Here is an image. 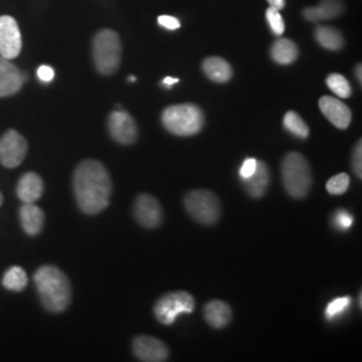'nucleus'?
<instances>
[{
  "label": "nucleus",
  "instance_id": "1",
  "mask_svg": "<svg viewBox=\"0 0 362 362\" xmlns=\"http://www.w3.org/2000/svg\"><path fill=\"white\" fill-rule=\"evenodd\" d=\"M78 207L88 215H97L107 208L112 196V179L104 164L85 160L78 165L74 177Z\"/></svg>",
  "mask_w": 362,
  "mask_h": 362
},
{
  "label": "nucleus",
  "instance_id": "2",
  "mask_svg": "<svg viewBox=\"0 0 362 362\" xmlns=\"http://www.w3.org/2000/svg\"><path fill=\"white\" fill-rule=\"evenodd\" d=\"M39 298L52 313L65 311L71 302V286L65 272L55 266H42L34 275Z\"/></svg>",
  "mask_w": 362,
  "mask_h": 362
},
{
  "label": "nucleus",
  "instance_id": "3",
  "mask_svg": "<svg viewBox=\"0 0 362 362\" xmlns=\"http://www.w3.org/2000/svg\"><path fill=\"white\" fill-rule=\"evenodd\" d=\"M161 121L169 133L180 137H189L203 130L206 125V116L197 105H172L164 109Z\"/></svg>",
  "mask_w": 362,
  "mask_h": 362
},
{
  "label": "nucleus",
  "instance_id": "4",
  "mask_svg": "<svg viewBox=\"0 0 362 362\" xmlns=\"http://www.w3.org/2000/svg\"><path fill=\"white\" fill-rule=\"evenodd\" d=\"M282 181L287 194L294 199H305L310 192L313 176L308 160L298 153L290 152L282 161Z\"/></svg>",
  "mask_w": 362,
  "mask_h": 362
},
{
  "label": "nucleus",
  "instance_id": "5",
  "mask_svg": "<svg viewBox=\"0 0 362 362\" xmlns=\"http://www.w3.org/2000/svg\"><path fill=\"white\" fill-rule=\"evenodd\" d=\"M122 46L121 40L113 30H101L93 40V59L95 69L104 74H115L121 64Z\"/></svg>",
  "mask_w": 362,
  "mask_h": 362
},
{
  "label": "nucleus",
  "instance_id": "6",
  "mask_svg": "<svg viewBox=\"0 0 362 362\" xmlns=\"http://www.w3.org/2000/svg\"><path fill=\"white\" fill-rule=\"evenodd\" d=\"M184 207L192 219L204 226H212L220 218L219 197L207 189H194L185 194Z\"/></svg>",
  "mask_w": 362,
  "mask_h": 362
},
{
  "label": "nucleus",
  "instance_id": "7",
  "mask_svg": "<svg viewBox=\"0 0 362 362\" xmlns=\"http://www.w3.org/2000/svg\"><path fill=\"white\" fill-rule=\"evenodd\" d=\"M194 309V299L187 291H170L156 300L153 313L160 324H173L181 314H191Z\"/></svg>",
  "mask_w": 362,
  "mask_h": 362
},
{
  "label": "nucleus",
  "instance_id": "8",
  "mask_svg": "<svg viewBox=\"0 0 362 362\" xmlns=\"http://www.w3.org/2000/svg\"><path fill=\"white\" fill-rule=\"evenodd\" d=\"M26 139L16 130H7L0 139V164L6 168H16L26 158Z\"/></svg>",
  "mask_w": 362,
  "mask_h": 362
},
{
  "label": "nucleus",
  "instance_id": "9",
  "mask_svg": "<svg viewBox=\"0 0 362 362\" xmlns=\"http://www.w3.org/2000/svg\"><path fill=\"white\" fill-rule=\"evenodd\" d=\"M133 215L140 226L149 230L160 227L164 219V211L160 202L155 196L148 194L137 196L133 206Z\"/></svg>",
  "mask_w": 362,
  "mask_h": 362
},
{
  "label": "nucleus",
  "instance_id": "10",
  "mask_svg": "<svg viewBox=\"0 0 362 362\" xmlns=\"http://www.w3.org/2000/svg\"><path fill=\"white\" fill-rule=\"evenodd\" d=\"M109 133L116 143L132 145L139 139V128L134 118L124 110L113 112L107 119Z\"/></svg>",
  "mask_w": 362,
  "mask_h": 362
},
{
  "label": "nucleus",
  "instance_id": "11",
  "mask_svg": "<svg viewBox=\"0 0 362 362\" xmlns=\"http://www.w3.org/2000/svg\"><path fill=\"white\" fill-rule=\"evenodd\" d=\"M22 52V34L13 16H0V55L13 59Z\"/></svg>",
  "mask_w": 362,
  "mask_h": 362
},
{
  "label": "nucleus",
  "instance_id": "12",
  "mask_svg": "<svg viewBox=\"0 0 362 362\" xmlns=\"http://www.w3.org/2000/svg\"><path fill=\"white\" fill-rule=\"evenodd\" d=\"M132 349L134 356L143 362L168 361V346L158 338L137 336L133 339Z\"/></svg>",
  "mask_w": 362,
  "mask_h": 362
},
{
  "label": "nucleus",
  "instance_id": "13",
  "mask_svg": "<svg viewBox=\"0 0 362 362\" xmlns=\"http://www.w3.org/2000/svg\"><path fill=\"white\" fill-rule=\"evenodd\" d=\"M320 109L336 128L338 129H348L351 122V112L349 106L344 104L341 100L336 97L324 95L320 100Z\"/></svg>",
  "mask_w": 362,
  "mask_h": 362
},
{
  "label": "nucleus",
  "instance_id": "14",
  "mask_svg": "<svg viewBox=\"0 0 362 362\" xmlns=\"http://www.w3.org/2000/svg\"><path fill=\"white\" fill-rule=\"evenodd\" d=\"M26 74L13 65L10 59L0 55V97H10L22 89Z\"/></svg>",
  "mask_w": 362,
  "mask_h": 362
},
{
  "label": "nucleus",
  "instance_id": "15",
  "mask_svg": "<svg viewBox=\"0 0 362 362\" xmlns=\"http://www.w3.org/2000/svg\"><path fill=\"white\" fill-rule=\"evenodd\" d=\"M243 188L246 189L247 194L252 199H260L263 197L270 185L272 180V175H270V169L267 167V164L264 161H258L255 172L247 177V179H240Z\"/></svg>",
  "mask_w": 362,
  "mask_h": 362
},
{
  "label": "nucleus",
  "instance_id": "16",
  "mask_svg": "<svg viewBox=\"0 0 362 362\" xmlns=\"http://www.w3.org/2000/svg\"><path fill=\"white\" fill-rule=\"evenodd\" d=\"M43 189V180L38 173L27 172L18 181L16 194L23 203H35L42 197Z\"/></svg>",
  "mask_w": 362,
  "mask_h": 362
},
{
  "label": "nucleus",
  "instance_id": "17",
  "mask_svg": "<svg viewBox=\"0 0 362 362\" xmlns=\"http://www.w3.org/2000/svg\"><path fill=\"white\" fill-rule=\"evenodd\" d=\"M204 320L214 329H223L231 322L233 310L228 303L223 300H211L203 309Z\"/></svg>",
  "mask_w": 362,
  "mask_h": 362
},
{
  "label": "nucleus",
  "instance_id": "18",
  "mask_svg": "<svg viewBox=\"0 0 362 362\" xmlns=\"http://www.w3.org/2000/svg\"><path fill=\"white\" fill-rule=\"evenodd\" d=\"M19 216L22 228L27 235L34 236L42 231L45 224V214L34 203H25L19 211Z\"/></svg>",
  "mask_w": 362,
  "mask_h": 362
},
{
  "label": "nucleus",
  "instance_id": "19",
  "mask_svg": "<svg viewBox=\"0 0 362 362\" xmlns=\"http://www.w3.org/2000/svg\"><path fill=\"white\" fill-rule=\"evenodd\" d=\"M345 6L342 0H322L317 7L303 10V16L310 22H318L324 19H333L344 13Z\"/></svg>",
  "mask_w": 362,
  "mask_h": 362
},
{
  "label": "nucleus",
  "instance_id": "20",
  "mask_svg": "<svg viewBox=\"0 0 362 362\" xmlns=\"http://www.w3.org/2000/svg\"><path fill=\"white\" fill-rule=\"evenodd\" d=\"M203 71L211 81L218 83H226L233 78V67L220 57L207 58L203 62Z\"/></svg>",
  "mask_w": 362,
  "mask_h": 362
},
{
  "label": "nucleus",
  "instance_id": "21",
  "mask_svg": "<svg viewBox=\"0 0 362 362\" xmlns=\"http://www.w3.org/2000/svg\"><path fill=\"white\" fill-rule=\"evenodd\" d=\"M298 46L290 39H278L272 47V59L279 65H291L298 58Z\"/></svg>",
  "mask_w": 362,
  "mask_h": 362
},
{
  "label": "nucleus",
  "instance_id": "22",
  "mask_svg": "<svg viewBox=\"0 0 362 362\" xmlns=\"http://www.w3.org/2000/svg\"><path fill=\"white\" fill-rule=\"evenodd\" d=\"M315 39L317 42L325 47L327 50H332V52H337V50H341L345 45V39L342 37V34L333 28V27L329 26H318L315 30Z\"/></svg>",
  "mask_w": 362,
  "mask_h": 362
},
{
  "label": "nucleus",
  "instance_id": "23",
  "mask_svg": "<svg viewBox=\"0 0 362 362\" xmlns=\"http://www.w3.org/2000/svg\"><path fill=\"white\" fill-rule=\"evenodd\" d=\"M3 286L7 288V290H11V291H22L26 288L27 284H28V278H27V274L22 267H18V266H13L11 269H8L4 276H3V281H1Z\"/></svg>",
  "mask_w": 362,
  "mask_h": 362
},
{
  "label": "nucleus",
  "instance_id": "24",
  "mask_svg": "<svg viewBox=\"0 0 362 362\" xmlns=\"http://www.w3.org/2000/svg\"><path fill=\"white\" fill-rule=\"evenodd\" d=\"M284 125L286 129L288 130L291 134L297 136L298 139H308L310 134V129L308 127V124L303 121V118L299 116L296 112L290 110L285 115L284 118Z\"/></svg>",
  "mask_w": 362,
  "mask_h": 362
},
{
  "label": "nucleus",
  "instance_id": "25",
  "mask_svg": "<svg viewBox=\"0 0 362 362\" xmlns=\"http://www.w3.org/2000/svg\"><path fill=\"white\" fill-rule=\"evenodd\" d=\"M326 83L329 86V89L336 94L339 98H349L351 95V86H350L349 81L341 74H330L326 78Z\"/></svg>",
  "mask_w": 362,
  "mask_h": 362
},
{
  "label": "nucleus",
  "instance_id": "26",
  "mask_svg": "<svg viewBox=\"0 0 362 362\" xmlns=\"http://www.w3.org/2000/svg\"><path fill=\"white\" fill-rule=\"evenodd\" d=\"M350 179L348 173H339L333 176L326 184L327 192L332 194H344L349 189Z\"/></svg>",
  "mask_w": 362,
  "mask_h": 362
},
{
  "label": "nucleus",
  "instance_id": "27",
  "mask_svg": "<svg viewBox=\"0 0 362 362\" xmlns=\"http://www.w3.org/2000/svg\"><path fill=\"white\" fill-rule=\"evenodd\" d=\"M350 303H351V298L350 297H341L333 299L327 305V308L325 310V317L327 320H334L338 315H341V314H344L345 311L348 310Z\"/></svg>",
  "mask_w": 362,
  "mask_h": 362
},
{
  "label": "nucleus",
  "instance_id": "28",
  "mask_svg": "<svg viewBox=\"0 0 362 362\" xmlns=\"http://www.w3.org/2000/svg\"><path fill=\"white\" fill-rule=\"evenodd\" d=\"M279 11L281 10H276L274 7H269V10L266 11L269 26L275 35H282L285 33V22H284V18Z\"/></svg>",
  "mask_w": 362,
  "mask_h": 362
},
{
  "label": "nucleus",
  "instance_id": "29",
  "mask_svg": "<svg viewBox=\"0 0 362 362\" xmlns=\"http://www.w3.org/2000/svg\"><path fill=\"white\" fill-rule=\"evenodd\" d=\"M353 216L345 209H338L334 214V226L338 230H349L353 224Z\"/></svg>",
  "mask_w": 362,
  "mask_h": 362
},
{
  "label": "nucleus",
  "instance_id": "30",
  "mask_svg": "<svg viewBox=\"0 0 362 362\" xmlns=\"http://www.w3.org/2000/svg\"><path fill=\"white\" fill-rule=\"evenodd\" d=\"M362 144L361 140L356 144L351 155V167L357 179H362Z\"/></svg>",
  "mask_w": 362,
  "mask_h": 362
},
{
  "label": "nucleus",
  "instance_id": "31",
  "mask_svg": "<svg viewBox=\"0 0 362 362\" xmlns=\"http://www.w3.org/2000/svg\"><path fill=\"white\" fill-rule=\"evenodd\" d=\"M257 164H258V160L257 158H246V161L243 163L240 172H239V177L240 179H247L250 177L255 169H257Z\"/></svg>",
  "mask_w": 362,
  "mask_h": 362
},
{
  "label": "nucleus",
  "instance_id": "32",
  "mask_svg": "<svg viewBox=\"0 0 362 362\" xmlns=\"http://www.w3.org/2000/svg\"><path fill=\"white\" fill-rule=\"evenodd\" d=\"M158 25L160 26L165 27L168 30H177L180 28V21L175 16H169V15H161L158 16Z\"/></svg>",
  "mask_w": 362,
  "mask_h": 362
},
{
  "label": "nucleus",
  "instance_id": "33",
  "mask_svg": "<svg viewBox=\"0 0 362 362\" xmlns=\"http://www.w3.org/2000/svg\"><path fill=\"white\" fill-rule=\"evenodd\" d=\"M54 76H55V73H54V70H52L50 66L42 65L39 67L38 78L40 81L52 82V79H54Z\"/></svg>",
  "mask_w": 362,
  "mask_h": 362
},
{
  "label": "nucleus",
  "instance_id": "34",
  "mask_svg": "<svg viewBox=\"0 0 362 362\" xmlns=\"http://www.w3.org/2000/svg\"><path fill=\"white\" fill-rule=\"evenodd\" d=\"M270 7H274L276 10H282L285 7V0H267Z\"/></svg>",
  "mask_w": 362,
  "mask_h": 362
},
{
  "label": "nucleus",
  "instance_id": "35",
  "mask_svg": "<svg viewBox=\"0 0 362 362\" xmlns=\"http://www.w3.org/2000/svg\"><path fill=\"white\" fill-rule=\"evenodd\" d=\"M177 82H179V78L165 77L164 81H163V85H165L168 89H170V86L176 85Z\"/></svg>",
  "mask_w": 362,
  "mask_h": 362
},
{
  "label": "nucleus",
  "instance_id": "36",
  "mask_svg": "<svg viewBox=\"0 0 362 362\" xmlns=\"http://www.w3.org/2000/svg\"><path fill=\"white\" fill-rule=\"evenodd\" d=\"M354 73H356V77H357V79H358V82L362 83L361 65L356 66V70H354Z\"/></svg>",
  "mask_w": 362,
  "mask_h": 362
},
{
  "label": "nucleus",
  "instance_id": "37",
  "mask_svg": "<svg viewBox=\"0 0 362 362\" xmlns=\"http://www.w3.org/2000/svg\"><path fill=\"white\" fill-rule=\"evenodd\" d=\"M130 82H136V77H129Z\"/></svg>",
  "mask_w": 362,
  "mask_h": 362
},
{
  "label": "nucleus",
  "instance_id": "38",
  "mask_svg": "<svg viewBox=\"0 0 362 362\" xmlns=\"http://www.w3.org/2000/svg\"><path fill=\"white\" fill-rule=\"evenodd\" d=\"M1 203H3V194H0V206H1Z\"/></svg>",
  "mask_w": 362,
  "mask_h": 362
}]
</instances>
